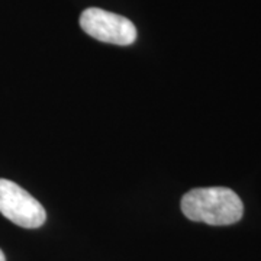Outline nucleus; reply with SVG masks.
Instances as JSON below:
<instances>
[{
  "instance_id": "obj_1",
  "label": "nucleus",
  "mask_w": 261,
  "mask_h": 261,
  "mask_svg": "<svg viewBox=\"0 0 261 261\" xmlns=\"http://www.w3.org/2000/svg\"><path fill=\"white\" fill-rule=\"evenodd\" d=\"M181 212L193 222L214 226L237 224L244 215L240 196L229 187H199L181 197Z\"/></svg>"
},
{
  "instance_id": "obj_2",
  "label": "nucleus",
  "mask_w": 261,
  "mask_h": 261,
  "mask_svg": "<svg viewBox=\"0 0 261 261\" xmlns=\"http://www.w3.org/2000/svg\"><path fill=\"white\" fill-rule=\"evenodd\" d=\"M0 214L10 222L28 229L42 226L47 219L44 206L25 189L8 178H0Z\"/></svg>"
},
{
  "instance_id": "obj_3",
  "label": "nucleus",
  "mask_w": 261,
  "mask_h": 261,
  "mask_svg": "<svg viewBox=\"0 0 261 261\" xmlns=\"http://www.w3.org/2000/svg\"><path fill=\"white\" fill-rule=\"evenodd\" d=\"M80 27L87 35L108 44L125 47L137 39V28L129 19L99 8L84 10L80 16Z\"/></svg>"
},
{
  "instance_id": "obj_4",
  "label": "nucleus",
  "mask_w": 261,
  "mask_h": 261,
  "mask_svg": "<svg viewBox=\"0 0 261 261\" xmlns=\"http://www.w3.org/2000/svg\"><path fill=\"white\" fill-rule=\"evenodd\" d=\"M0 261H6V257H5V254H3L2 250H0Z\"/></svg>"
}]
</instances>
